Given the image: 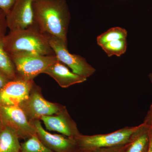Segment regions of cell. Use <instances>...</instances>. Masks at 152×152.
<instances>
[{
    "label": "cell",
    "mask_w": 152,
    "mask_h": 152,
    "mask_svg": "<svg viewBox=\"0 0 152 152\" xmlns=\"http://www.w3.org/2000/svg\"><path fill=\"white\" fill-rule=\"evenodd\" d=\"M33 9L35 24L41 32L68 44L71 15L65 0H35Z\"/></svg>",
    "instance_id": "obj_1"
},
{
    "label": "cell",
    "mask_w": 152,
    "mask_h": 152,
    "mask_svg": "<svg viewBox=\"0 0 152 152\" xmlns=\"http://www.w3.org/2000/svg\"><path fill=\"white\" fill-rule=\"evenodd\" d=\"M4 48L9 56L35 54L55 55L48 37L37 26L16 31H10L3 39Z\"/></svg>",
    "instance_id": "obj_2"
},
{
    "label": "cell",
    "mask_w": 152,
    "mask_h": 152,
    "mask_svg": "<svg viewBox=\"0 0 152 152\" xmlns=\"http://www.w3.org/2000/svg\"><path fill=\"white\" fill-rule=\"evenodd\" d=\"M140 125L126 127L107 134L86 135L82 134L73 138L78 152H94L103 148L126 145L133 140Z\"/></svg>",
    "instance_id": "obj_3"
},
{
    "label": "cell",
    "mask_w": 152,
    "mask_h": 152,
    "mask_svg": "<svg viewBox=\"0 0 152 152\" xmlns=\"http://www.w3.org/2000/svg\"><path fill=\"white\" fill-rule=\"evenodd\" d=\"M42 91L41 87L34 83L27 99L19 106L30 122L40 121L42 117L55 115L65 107L47 100Z\"/></svg>",
    "instance_id": "obj_4"
},
{
    "label": "cell",
    "mask_w": 152,
    "mask_h": 152,
    "mask_svg": "<svg viewBox=\"0 0 152 152\" xmlns=\"http://www.w3.org/2000/svg\"><path fill=\"white\" fill-rule=\"evenodd\" d=\"M17 76L28 80H33L53 63L58 60L53 56L35 54L15 55L10 56Z\"/></svg>",
    "instance_id": "obj_5"
},
{
    "label": "cell",
    "mask_w": 152,
    "mask_h": 152,
    "mask_svg": "<svg viewBox=\"0 0 152 152\" xmlns=\"http://www.w3.org/2000/svg\"><path fill=\"white\" fill-rule=\"evenodd\" d=\"M46 35L57 59L70 68L74 73L87 79L96 72V69L87 62L84 58L70 53L67 44L53 36Z\"/></svg>",
    "instance_id": "obj_6"
},
{
    "label": "cell",
    "mask_w": 152,
    "mask_h": 152,
    "mask_svg": "<svg viewBox=\"0 0 152 152\" xmlns=\"http://www.w3.org/2000/svg\"><path fill=\"white\" fill-rule=\"evenodd\" d=\"M0 116L4 126L14 131L19 139L27 140L36 135L35 128L19 106L0 105Z\"/></svg>",
    "instance_id": "obj_7"
},
{
    "label": "cell",
    "mask_w": 152,
    "mask_h": 152,
    "mask_svg": "<svg viewBox=\"0 0 152 152\" xmlns=\"http://www.w3.org/2000/svg\"><path fill=\"white\" fill-rule=\"evenodd\" d=\"M34 82L17 76L0 90V105L19 106L27 99Z\"/></svg>",
    "instance_id": "obj_8"
},
{
    "label": "cell",
    "mask_w": 152,
    "mask_h": 152,
    "mask_svg": "<svg viewBox=\"0 0 152 152\" xmlns=\"http://www.w3.org/2000/svg\"><path fill=\"white\" fill-rule=\"evenodd\" d=\"M34 1L16 0L7 15V25L10 31L23 30L36 26L33 9Z\"/></svg>",
    "instance_id": "obj_9"
},
{
    "label": "cell",
    "mask_w": 152,
    "mask_h": 152,
    "mask_svg": "<svg viewBox=\"0 0 152 152\" xmlns=\"http://www.w3.org/2000/svg\"><path fill=\"white\" fill-rule=\"evenodd\" d=\"M30 122L35 128L36 134L41 142L54 152H78L73 138L63 135L53 134L45 129L39 120Z\"/></svg>",
    "instance_id": "obj_10"
},
{
    "label": "cell",
    "mask_w": 152,
    "mask_h": 152,
    "mask_svg": "<svg viewBox=\"0 0 152 152\" xmlns=\"http://www.w3.org/2000/svg\"><path fill=\"white\" fill-rule=\"evenodd\" d=\"M41 120L48 130L58 132L68 137L73 138L81 134L66 107L55 115L42 117Z\"/></svg>",
    "instance_id": "obj_11"
},
{
    "label": "cell",
    "mask_w": 152,
    "mask_h": 152,
    "mask_svg": "<svg viewBox=\"0 0 152 152\" xmlns=\"http://www.w3.org/2000/svg\"><path fill=\"white\" fill-rule=\"evenodd\" d=\"M54 79L60 86L67 88L86 81L87 79L74 73L58 60L53 63L43 72Z\"/></svg>",
    "instance_id": "obj_12"
},
{
    "label": "cell",
    "mask_w": 152,
    "mask_h": 152,
    "mask_svg": "<svg viewBox=\"0 0 152 152\" xmlns=\"http://www.w3.org/2000/svg\"><path fill=\"white\" fill-rule=\"evenodd\" d=\"M149 125L145 119L144 122L140 124L132 141L123 152H147L149 143Z\"/></svg>",
    "instance_id": "obj_13"
},
{
    "label": "cell",
    "mask_w": 152,
    "mask_h": 152,
    "mask_svg": "<svg viewBox=\"0 0 152 152\" xmlns=\"http://www.w3.org/2000/svg\"><path fill=\"white\" fill-rule=\"evenodd\" d=\"M17 134L4 127L0 132V152H21V144Z\"/></svg>",
    "instance_id": "obj_14"
},
{
    "label": "cell",
    "mask_w": 152,
    "mask_h": 152,
    "mask_svg": "<svg viewBox=\"0 0 152 152\" xmlns=\"http://www.w3.org/2000/svg\"><path fill=\"white\" fill-rule=\"evenodd\" d=\"M0 72L10 80H14L17 77L13 63L4 48L3 39H0Z\"/></svg>",
    "instance_id": "obj_15"
},
{
    "label": "cell",
    "mask_w": 152,
    "mask_h": 152,
    "mask_svg": "<svg viewBox=\"0 0 152 152\" xmlns=\"http://www.w3.org/2000/svg\"><path fill=\"white\" fill-rule=\"evenodd\" d=\"M127 36V31L125 29L119 27L112 28L98 36L97 38V42L100 46L103 44L111 41L126 39Z\"/></svg>",
    "instance_id": "obj_16"
},
{
    "label": "cell",
    "mask_w": 152,
    "mask_h": 152,
    "mask_svg": "<svg viewBox=\"0 0 152 152\" xmlns=\"http://www.w3.org/2000/svg\"><path fill=\"white\" fill-rule=\"evenodd\" d=\"M100 47L109 57H120L126 51L127 43L126 39H121L106 43Z\"/></svg>",
    "instance_id": "obj_17"
},
{
    "label": "cell",
    "mask_w": 152,
    "mask_h": 152,
    "mask_svg": "<svg viewBox=\"0 0 152 152\" xmlns=\"http://www.w3.org/2000/svg\"><path fill=\"white\" fill-rule=\"evenodd\" d=\"M21 152H54L45 145L36 134L21 144Z\"/></svg>",
    "instance_id": "obj_18"
},
{
    "label": "cell",
    "mask_w": 152,
    "mask_h": 152,
    "mask_svg": "<svg viewBox=\"0 0 152 152\" xmlns=\"http://www.w3.org/2000/svg\"><path fill=\"white\" fill-rule=\"evenodd\" d=\"M7 28V16L4 12L0 9V39H3L6 35Z\"/></svg>",
    "instance_id": "obj_19"
},
{
    "label": "cell",
    "mask_w": 152,
    "mask_h": 152,
    "mask_svg": "<svg viewBox=\"0 0 152 152\" xmlns=\"http://www.w3.org/2000/svg\"><path fill=\"white\" fill-rule=\"evenodd\" d=\"M16 0H0V9L4 12L6 16L10 12Z\"/></svg>",
    "instance_id": "obj_20"
},
{
    "label": "cell",
    "mask_w": 152,
    "mask_h": 152,
    "mask_svg": "<svg viewBox=\"0 0 152 152\" xmlns=\"http://www.w3.org/2000/svg\"><path fill=\"white\" fill-rule=\"evenodd\" d=\"M128 144L129 143L122 145L99 149L94 152H123Z\"/></svg>",
    "instance_id": "obj_21"
},
{
    "label": "cell",
    "mask_w": 152,
    "mask_h": 152,
    "mask_svg": "<svg viewBox=\"0 0 152 152\" xmlns=\"http://www.w3.org/2000/svg\"><path fill=\"white\" fill-rule=\"evenodd\" d=\"M146 120L148 121L149 125V143L148 148L147 152H152V126L149 122L145 118Z\"/></svg>",
    "instance_id": "obj_22"
},
{
    "label": "cell",
    "mask_w": 152,
    "mask_h": 152,
    "mask_svg": "<svg viewBox=\"0 0 152 152\" xmlns=\"http://www.w3.org/2000/svg\"><path fill=\"white\" fill-rule=\"evenodd\" d=\"M10 80H9L3 74L0 72V90Z\"/></svg>",
    "instance_id": "obj_23"
},
{
    "label": "cell",
    "mask_w": 152,
    "mask_h": 152,
    "mask_svg": "<svg viewBox=\"0 0 152 152\" xmlns=\"http://www.w3.org/2000/svg\"><path fill=\"white\" fill-rule=\"evenodd\" d=\"M145 118H146L148 121L149 122L152 126V103L150 106L149 110L148 112V114H147Z\"/></svg>",
    "instance_id": "obj_24"
},
{
    "label": "cell",
    "mask_w": 152,
    "mask_h": 152,
    "mask_svg": "<svg viewBox=\"0 0 152 152\" xmlns=\"http://www.w3.org/2000/svg\"><path fill=\"white\" fill-rule=\"evenodd\" d=\"M4 128V125L3 124L2 122L1 116H0V132L2 131Z\"/></svg>",
    "instance_id": "obj_25"
},
{
    "label": "cell",
    "mask_w": 152,
    "mask_h": 152,
    "mask_svg": "<svg viewBox=\"0 0 152 152\" xmlns=\"http://www.w3.org/2000/svg\"><path fill=\"white\" fill-rule=\"evenodd\" d=\"M150 81H151V83H152V73H150L148 75Z\"/></svg>",
    "instance_id": "obj_26"
}]
</instances>
